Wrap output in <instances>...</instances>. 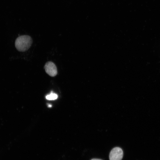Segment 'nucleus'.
Wrapping results in <instances>:
<instances>
[{
	"label": "nucleus",
	"mask_w": 160,
	"mask_h": 160,
	"mask_svg": "<svg viewBox=\"0 0 160 160\" xmlns=\"http://www.w3.org/2000/svg\"><path fill=\"white\" fill-rule=\"evenodd\" d=\"M48 107H52V105H51L49 104L48 105Z\"/></svg>",
	"instance_id": "423d86ee"
},
{
	"label": "nucleus",
	"mask_w": 160,
	"mask_h": 160,
	"mask_svg": "<svg viewBox=\"0 0 160 160\" xmlns=\"http://www.w3.org/2000/svg\"><path fill=\"white\" fill-rule=\"evenodd\" d=\"M44 68L46 72L50 76L54 77L57 75V68L52 62L49 61L46 63Z\"/></svg>",
	"instance_id": "7ed1b4c3"
},
{
	"label": "nucleus",
	"mask_w": 160,
	"mask_h": 160,
	"mask_svg": "<svg viewBox=\"0 0 160 160\" xmlns=\"http://www.w3.org/2000/svg\"><path fill=\"white\" fill-rule=\"evenodd\" d=\"M58 96L57 94L52 92L50 94L47 95L46 98L48 100H52L56 99L57 98Z\"/></svg>",
	"instance_id": "20e7f679"
},
{
	"label": "nucleus",
	"mask_w": 160,
	"mask_h": 160,
	"mask_svg": "<svg viewBox=\"0 0 160 160\" xmlns=\"http://www.w3.org/2000/svg\"><path fill=\"white\" fill-rule=\"evenodd\" d=\"M91 160H103L100 159H91Z\"/></svg>",
	"instance_id": "39448f33"
},
{
	"label": "nucleus",
	"mask_w": 160,
	"mask_h": 160,
	"mask_svg": "<svg viewBox=\"0 0 160 160\" xmlns=\"http://www.w3.org/2000/svg\"><path fill=\"white\" fill-rule=\"evenodd\" d=\"M32 43V39L29 36L22 35L18 37L16 39L15 46L19 51L24 52L27 51Z\"/></svg>",
	"instance_id": "f257e3e1"
},
{
	"label": "nucleus",
	"mask_w": 160,
	"mask_h": 160,
	"mask_svg": "<svg viewBox=\"0 0 160 160\" xmlns=\"http://www.w3.org/2000/svg\"><path fill=\"white\" fill-rule=\"evenodd\" d=\"M123 156V151L119 147L113 148L111 151L109 155L110 160H121Z\"/></svg>",
	"instance_id": "f03ea898"
}]
</instances>
